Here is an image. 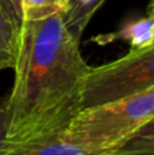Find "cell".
I'll list each match as a JSON object with an SVG mask.
<instances>
[{
	"label": "cell",
	"mask_w": 154,
	"mask_h": 155,
	"mask_svg": "<svg viewBox=\"0 0 154 155\" xmlns=\"http://www.w3.org/2000/svg\"><path fill=\"white\" fill-rule=\"evenodd\" d=\"M14 70L5 146L64 131L82 109V90L92 67L63 14L22 22Z\"/></svg>",
	"instance_id": "6da1fadb"
},
{
	"label": "cell",
	"mask_w": 154,
	"mask_h": 155,
	"mask_svg": "<svg viewBox=\"0 0 154 155\" xmlns=\"http://www.w3.org/2000/svg\"><path fill=\"white\" fill-rule=\"evenodd\" d=\"M154 117V86L81 109L63 131L65 140L101 155Z\"/></svg>",
	"instance_id": "7a4b0ae2"
},
{
	"label": "cell",
	"mask_w": 154,
	"mask_h": 155,
	"mask_svg": "<svg viewBox=\"0 0 154 155\" xmlns=\"http://www.w3.org/2000/svg\"><path fill=\"white\" fill-rule=\"evenodd\" d=\"M154 86V42L131 49L126 56L92 67L81 97V107H89L143 91Z\"/></svg>",
	"instance_id": "3957f363"
},
{
	"label": "cell",
	"mask_w": 154,
	"mask_h": 155,
	"mask_svg": "<svg viewBox=\"0 0 154 155\" xmlns=\"http://www.w3.org/2000/svg\"><path fill=\"white\" fill-rule=\"evenodd\" d=\"M0 155H98L87 151L63 136V131L38 136L23 143L5 146Z\"/></svg>",
	"instance_id": "277c9868"
},
{
	"label": "cell",
	"mask_w": 154,
	"mask_h": 155,
	"mask_svg": "<svg viewBox=\"0 0 154 155\" xmlns=\"http://www.w3.org/2000/svg\"><path fill=\"white\" fill-rule=\"evenodd\" d=\"M21 25L4 0H0V71L15 65Z\"/></svg>",
	"instance_id": "5b68a950"
},
{
	"label": "cell",
	"mask_w": 154,
	"mask_h": 155,
	"mask_svg": "<svg viewBox=\"0 0 154 155\" xmlns=\"http://www.w3.org/2000/svg\"><path fill=\"white\" fill-rule=\"evenodd\" d=\"M127 41L131 49H142L154 42V12L136 21L126 23L120 30L105 35L95 37L97 42H111V41Z\"/></svg>",
	"instance_id": "8992f818"
},
{
	"label": "cell",
	"mask_w": 154,
	"mask_h": 155,
	"mask_svg": "<svg viewBox=\"0 0 154 155\" xmlns=\"http://www.w3.org/2000/svg\"><path fill=\"white\" fill-rule=\"evenodd\" d=\"M101 155H154V117Z\"/></svg>",
	"instance_id": "52a82bcc"
},
{
	"label": "cell",
	"mask_w": 154,
	"mask_h": 155,
	"mask_svg": "<svg viewBox=\"0 0 154 155\" xmlns=\"http://www.w3.org/2000/svg\"><path fill=\"white\" fill-rule=\"evenodd\" d=\"M104 2L105 0H70L68 10L63 14L67 27L76 37L81 38L85 27Z\"/></svg>",
	"instance_id": "ba28073f"
},
{
	"label": "cell",
	"mask_w": 154,
	"mask_h": 155,
	"mask_svg": "<svg viewBox=\"0 0 154 155\" xmlns=\"http://www.w3.org/2000/svg\"><path fill=\"white\" fill-rule=\"evenodd\" d=\"M70 0H21V14L23 21H38L56 14H65Z\"/></svg>",
	"instance_id": "9c48e42d"
},
{
	"label": "cell",
	"mask_w": 154,
	"mask_h": 155,
	"mask_svg": "<svg viewBox=\"0 0 154 155\" xmlns=\"http://www.w3.org/2000/svg\"><path fill=\"white\" fill-rule=\"evenodd\" d=\"M8 124H10V102L8 95L0 97V154L5 147Z\"/></svg>",
	"instance_id": "30bf717a"
},
{
	"label": "cell",
	"mask_w": 154,
	"mask_h": 155,
	"mask_svg": "<svg viewBox=\"0 0 154 155\" xmlns=\"http://www.w3.org/2000/svg\"><path fill=\"white\" fill-rule=\"evenodd\" d=\"M4 3L8 5L11 12L15 15V18L22 23V14H21V0H4Z\"/></svg>",
	"instance_id": "8fae6325"
},
{
	"label": "cell",
	"mask_w": 154,
	"mask_h": 155,
	"mask_svg": "<svg viewBox=\"0 0 154 155\" xmlns=\"http://www.w3.org/2000/svg\"><path fill=\"white\" fill-rule=\"evenodd\" d=\"M152 12H154V3H153V8H152Z\"/></svg>",
	"instance_id": "7c38bea8"
},
{
	"label": "cell",
	"mask_w": 154,
	"mask_h": 155,
	"mask_svg": "<svg viewBox=\"0 0 154 155\" xmlns=\"http://www.w3.org/2000/svg\"><path fill=\"white\" fill-rule=\"evenodd\" d=\"M153 3H154V2H153Z\"/></svg>",
	"instance_id": "4fadbf2b"
}]
</instances>
